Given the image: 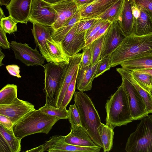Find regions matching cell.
<instances>
[{
  "label": "cell",
  "mask_w": 152,
  "mask_h": 152,
  "mask_svg": "<svg viewBox=\"0 0 152 152\" xmlns=\"http://www.w3.org/2000/svg\"><path fill=\"white\" fill-rule=\"evenodd\" d=\"M152 53V33L143 36L126 37L111 54V67L126 61Z\"/></svg>",
  "instance_id": "obj_1"
},
{
  "label": "cell",
  "mask_w": 152,
  "mask_h": 152,
  "mask_svg": "<svg viewBox=\"0 0 152 152\" xmlns=\"http://www.w3.org/2000/svg\"><path fill=\"white\" fill-rule=\"evenodd\" d=\"M74 100L79 114L82 126L95 144L103 148L98 130L102 123L91 99L83 92L80 91L75 92Z\"/></svg>",
  "instance_id": "obj_2"
},
{
  "label": "cell",
  "mask_w": 152,
  "mask_h": 152,
  "mask_svg": "<svg viewBox=\"0 0 152 152\" xmlns=\"http://www.w3.org/2000/svg\"><path fill=\"white\" fill-rule=\"evenodd\" d=\"M106 125L113 129L133 121L127 94L122 84L107 100Z\"/></svg>",
  "instance_id": "obj_3"
},
{
  "label": "cell",
  "mask_w": 152,
  "mask_h": 152,
  "mask_svg": "<svg viewBox=\"0 0 152 152\" xmlns=\"http://www.w3.org/2000/svg\"><path fill=\"white\" fill-rule=\"evenodd\" d=\"M59 120L56 117L44 114L39 109H35L13 125V130L16 137L20 140L34 134H48Z\"/></svg>",
  "instance_id": "obj_4"
},
{
  "label": "cell",
  "mask_w": 152,
  "mask_h": 152,
  "mask_svg": "<svg viewBox=\"0 0 152 152\" xmlns=\"http://www.w3.org/2000/svg\"><path fill=\"white\" fill-rule=\"evenodd\" d=\"M128 138L127 152H152V115L142 118Z\"/></svg>",
  "instance_id": "obj_5"
},
{
  "label": "cell",
  "mask_w": 152,
  "mask_h": 152,
  "mask_svg": "<svg viewBox=\"0 0 152 152\" xmlns=\"http://www.w3.org/2000/svg\"><path fill=\"white\" fill-rule=\"evenodd\" d=\"M64 63L56 64L50 62L42 66L44 69V88L46 103L52 104L57 92L65 67Z\"/></svg>",
  "instance_id": "obj_6"
},
{
  "label": "cell",
  "mask_w": 152,
  "mask_h": 152,
  "mask_svg": "<svg viewBox=\"0 0 152 152\" xmlns=\"http://www.w3.org/2000/svg\"><path fill=\"white\" fill-rule=\"evenodd\" d=\"M56 17L52 5L43 0H33L28 19L30 22L51 27Z\"/></svg>",
  "instance_id": "obj_7"
},
{
  "label": "cell",
  "mask_w": 152,
  "mask_h": 152,
  "mask_svg": "<svg viewBox=\"0 0 152 152\" xmlns=\"http://www.w3.org/2000/svg\"><path fill=\"white\" fill-rule=\"evenodd\" d=\"M82 53L71 56L69 63L66 66L61 76L59 88L54 100L51 104L59 108L68 87L77 69L80 66Z\"/></svg>",
  "instance_id": "obj_8"
},
{
  "label": "cell",
  "mask_w": 152,
  "mask_h": 152,
  "mask_svg": "<svg viewBox=\"0 0 152 152\" xmlns=\"http://www.w3.org/2000/svg\"><path fill=\"white\" fill-rule=\"evenodd\" d=\"M10 48L14 52L15 58L27 66H42L46 60L37 50V47L34 49H32L26 43L22 44L12 41L10 43Z\"/></svg>",
  "instance_id": "obj_9"
},
{
  "label": "cell",
  "mask_w": 152,
  "mask_h": 152,
  "mask_svg": "<svg viewBox=\"0 0 152 152\" xmlns=\"http://www.w3.org/2000/svg\"><path fill=\"white\" fill-rule=\"evenodd\" d=\"M65 136L55 135L50 138V140L41 145L40 152L48 151L49 152H99L101 147L97 145L88 147L76 146L66 142Z\"/></svg>",
  "instance_id": "obj_10"
},
{
  "label": "cell",
  "mask_w": 152,
  "mask_h": 152,
  "mask_svg": "<svg viewBox=\"0 0 152 152\" xmlns=\"http://www.w3.org/2000/svg\"><path fill=\"white\" fill-rule=\"evenodd\" d=\"M121 78L122 84L127 94L133 120H140L148 115L144 101L132 84L125 78Z\"/></svg>",
  "instance_id": "obj_11"
},
{
  "label": "cell",
  "mask_w": 152,
  "mask_h": 152,
  "mask_svg": "<svg viewBox=\"0 0 152 152\" xmlns=\"http://www.w3.org/2000/svg\"><path fill=\"white\" fill-rule=\"evenodd\" d=\"M104 35L100 58L111 54L126 37L118 22L111 23Z\"/></svg>",
  "instance_id": "obj_12"
},
{
  "label": "cell",
  "mask_w": 152,
  "mask_h": 152,
  "mask_svg": "<svg viewBox=\"0 0 152 152\" xmlns=\"http://www.w3.org/2000/svg\"><path fill=\"white\" fill-rule=\"evenodd\" d=\"M34 107L29 102L17 98L12 104L0 105V114L8 117L14 125L28 113L34 110Z\"/></svg>",
  "instance_id": "obj_13"
},
{
  "label": "cell",
  "mask_w": 152,
  "mask_h": 152,
  "mask_svg": "<svg viewBox=\"0 0 152 152\" xmlns=\"http://www.w3.org/2000/svg\"><path fill=\"white\" fill-rule=\"evenodd\" d=\"M31 32L37 46H38L40 53L48 62L55 63L50 51L47 43L46 40L51 37V27L33 23Z\"/></svg>",
  "instance_id": "obj_14"
},
{
  "label": "cell",
  "mask_w": 152,
  "mask_h": 152,
  "mask_svg": "<svg viewBox=\"0 0 152 152\" xmlns=\"http://www.w3.org/2000/svg\"><path fill=\"white\" fill-rule=\"evenodd\" d=\"M132 10L133 35L143 36L152 34V19L146 10L140 6L135 5L134 3Z\"/></svg>",
  "instance_id": "obj_15"
},
{
  "label": "cell",
  "mask_w": 152,
  "mask_h": 152,
  "mask_svg": "<svg viewBox=\"0 0 152 152\" xmlns=\"http://www.w3.org/2000/svg\"><path fill=\"white\" fill-rule=\"evenodd\" d=\"M57 13L56 20L51 26L55 31L63 26L79 9L74 0H66L52 5Z\"/></svg>",
  "instance_id": "obj_16"
},
{
  "label": "cell",
  "mask_w": 152,
  "mask_h": 152,
  "mask_svg": "<svg viewBox=\"0 0 152 152\" xmlns=\"http://www.w3.org/2000/svg\"><path fill=\"white\" fill-rule=\"evenodd\" d=\"M77 22L61 42L65 52L70 56L77 54L85 46L86 31L78 33L76 31Z\"/></svg>",
  "instance_id": "obj_17"
},
{
  "label": "cell",
  "mask_w": 152,
  "mask_h": 152,
  "mask_svg": "<svg viewBox=\"0 0 152 152\" xmlns=\"http://www.w3.org/2000/svg\"><path fill=\"white\" fill-rule=\"evenodd\" d=\"M33 0H11L6 6L10 16L17 23L27 24Z\"/></svg>",
  "instance_id": "obj_18"
},
{
  "label": "cell",
  "mask_w": 152,
  "mask_h": 152,
  "mask_svg": "<svg viewBox=\"0 0 152 152\" xmlns=\"http://www.w3.org/2000/svg\"><path fill=\"white\" fill-rule=\"evenodd\" d=\"M64 140L67 143L76 146L93 147L97 145L85 129L80 125L71 128L70 132L65 136Z\"/></svg>",
  "instance_id": "obj_19"
},
{
  "label": "cell",
  "mask_w": 152,
  "mask_h": 152,
  "mask_svg": "<svg viewBox=\"0 0 152 152\" xmlns=\"http://www.w3.org/2000/svg\"><path fill=\"white\" fill-rule=\"evenodd\" d=\"M99 61L93 66L79 67L76 80L77 88L79 91L84 92L91 89Z\"/></svg>",
  "instance_id": "obj_20"
},
{
  "label": "cell",
  "mask_w": 152,
  "mask_h": 152,
  "mask_svg": "<svg viewBox=\"0 0 152 152\" xmlns=\"http://www.w3.org/2000/svg\"><path fill=\"white\" fill-rule=\"evenodd\" d=\"M133 0H124L118 22L126 37L133 35Z\"/></svg>",
  "instance_id": "obj_21"
},
{
  "label": "cell",
  "mask_w": 152,
  "mask_h": 152,
  "mask_svg": "<svg viewBox=\"0 0 152 152\" xmlns=\"http://www.w3.org/2000/svg\"><path fill=\"white\" fill-rule=\"evenodd\" d=\"M119 0H95L79 9L81 18H96Z\"/></svg>",
  "instance_id": "obj_22"
},
{
  "label": "cell",
  "mask_w": 152,
  "mask_h": 152,
  "mask_svg": "<svg viewBox=\"0 0 152 152\" xmlns=\"http://www.w3.org/2000/svg\"><path fill=\"white\" fill-rule=\"evenodd\" d=\"M116 71L121 77L129 80L137 90L142 98L146 106L147 113H152V95L150 91L144 88L134 79L131 71L124 69L122 68H117Z\"/></svg>",
  "instance_id": "obj_23"
},
{
  "label": "cell",
  "mask_w": 152,
  "mask_h": 152,
  "mask_svg": "<svg viewBox=\"0 0 152 152\" xmlns=\"http://www.w3.org/2000/svg\"><path fill=\"white\" fill-rule=\"evenodd\" d=\"M120 65L122 68L129 71L152 69V53L126 61Z\"/></svg>",
  "instance_id": "obj_24"
},
{
  "label": "cell",
  "mask_w": 152,
  "mask_h": 152,
  "mask_svg": "<svg viewBox=\"0 0 152 152\" xmlns=\"http://www.w3.org/2000/svg\"><path fill=\"white\" fill-rule=\"evenodd\" d=\"M46 41L55 63L56 64L62 63L68 64L70 56L64 51L61 42L55 41L52 37L47 39Z\"/></svg>",
  "instance_id": "obj_25"
},
{
  "label": "cell",
  "mask_w": 152,
  "mask_h": 152,
  "mask_svg": "<svg viewBox=\"0 0 152 152\" xmlns=\"http://www.w3.org/2000/svg\"><path fill=\"white\" fill-rule=\"evenodd\" d=\"M81 19L79 9L74 15L63 26L55 31H52L51 36L56 42H61L71 29Z\"/></svg>",
  "instance_id": "obj_26"
},
{
  "label": "cell",
  "mask_w": 152,
  "mask_h": 152,
  "mask_svg": "<svg viewBox=\"0 0 152 152\" xmlns=\"http://www.w3.org/2000/svg\"><path fill=\"white\" fill-rule=\"evenodd\" d=\"M0 135L7 143L10 152L20 151L21 140L16 137L13 130L10 131L0 124Z\"/></svg>",
  "instance_id": "obj_27"
},
{
  "label": "cell",
  "mask_w": 152,
  "mask_h": 152,
  "mask_svg": "<svg viewBox=\"0 0 152 152\" xmlns=\"http://www.w3.org/2000/svg\"><path fill=\"white\" fill-rule=\"evenodd\" d=\"M98 130L103 144L104 152L109 151L113 147V129L102 123L98 127Z\"/></svg>",
  "instance_id": "obj_28"
},
{
  "label": "cell",
  "mask_w": 152,
  "mask_h": 152,
  "mask_svg": "<svg viewBox=\"0 0 152 152\" xmlns=\"http://www.w3.org/2000/svg\"><path fill=\"white\" fill-rule=\"evenodd\" d=\"M124 1V0H118L96 18L108 21L111 23L117 22Z\"/></svg>",
  "instance_id": "obj_29"
},
{
  "label": "cell",
  "mask_w": 152,
  "mask_h": 152,
  "mask_svg": "<svg viewBox=\"0 0 152 152\" xmlns=\"http://www.w3.org/2000/svg\"><path fill=\"white\" fill-rule=\"evenodd\" d=\"M17 86L8 84L0 91V105H7L12 103L17 98Z\"/></svg>",
  "instance_id": "obj_30"
},
{
  "label": "cell",
  "mask_w": 152,
  "mask_h": 152,
  "mask_svg": "<svg viewBox=\"0 0 152 152\" xmlns=\"http://www.w3.org/2000/svg\"><path fill=\"white\" fill-rule=\"evenodd\" d=\"M39 109L44 114L56 117L59 120L68 119V110L66 108L62 109L45 103L44 106Z\"/></svg>",
  "instance_id": "obj_31"
},
{
  "label": "cell",
  "mask_w": 152,
  "mask_h": 152,
  "mask_svg": "<svg viewBox=\"0 0 152 152\" xmlns=\"http://www.w3.org/2000/svg\"><path fill=\"white\" fill-rule=\"evenodd\" d=\"M104 34L93 41L90 45L92 55L91 65H94L100 59L102 52Z\"/></svg>",
  "instance_id": "obj_32"
},
{
  "label": "cell",
  "mask_w": 152,
  "mask_h": 152,
  "mask_svg": "<svg viewBox=\"0 0 152 152\" xmlns=\"http://www.w3.org/2000/svg\"><path fill=\"white\" fill-rule=\"evenodd\" d=\"M134 79L140 85L150 91L152 89L151 83L152 76L150 74L136 71H131Z\"/></svg>",
  "instance_id": "obj_33"
},
{
  "label": "cell",
  "mask_w": 152,
  "mask_h": 152,
  "mask_svg": "<svg viewBox=\"0 0 152 152\" xmlns=\"http://www.w3.org/2000/svg\"><path fill=\"white\" fill-rule=\"evenodd\" d=\"M79 67L76 70L72 79L66 89L60 107L59 108L61 109H63L66 108L67 105L72 99L73 94H74L75 89L76 78Z\"/></svg>",
  "instance_id": "obj_34"
},
{
  "label": "cell",
  "mask_w": 152,
  "mask_h": 152,
  "mask_svg": "<svg viewBox=\"0 0 152 152\" xmlns=\"http://www.w3.org/2000/svg\"><path fill=\"white\" fill-rule=\"evenodd\" d=\"M0 27L7 33L10 34L17 31V23L9 16L0 19Z\"/></svg>",
  "instance_id": "obj_35"
},
{
  "label": "cell",
  "mask_w": 152,
  "mask_h": 152,
  "mask_svg": "<svg viewBox=\"0 0 152 152\" xmlns=\"http://www.w3.org/2000/svg\"><path fill=\"white\" fill-rule=\"evenodd\" d=\"M68 119L70 124L71 128L81 125L79 114L75 105H69L68 110Z\"/></svg>",
  "instance_id": "obj_36"
},
{
  "label": "cell",
  "mask_w": 152,
  "mask_h": 152,
  "mask_svg": "<svg viewBox=\"0 0 152 152\" xmlns=\"http://www.w3.org/2000/svg\"><path fill=\"white\" fill-rule=\"evenodd\" d=\"M110 56L111 54H107L100 58L97 67L95 78L110 69L111 67L110 65Z\"/></svg>",
  "instance_id": "obj_37"
},
{
  "label": "cell",
  "mask_w": 152,
  "mask_h": 152,
  "mask_svg": "<svg viewBox=\"0 0 152 152\" xmlns=\"http://www.w3.org/2000/svg\"><path fill=\"white\" fill-rule=\"evenodd\" d=\"M98 19L95 18H81L77 23L76 32L80 33L87 31Z\"/></svg>",
  "instance_id": "obj_38"
},
{
  "label": "cell",
  "mask_w": 152,
  "mask_h": 152,
  "mask_svg": "<svg viewBox=\"0 0 152 152\" xmlns=\"http://www.w3.org/2000/svg\"><path fill=\"white\" fill-rule=\"evenodd\" d=\"M108 22L109 21L98 19L97 21L87 31L85 37L86 41L94 36L99 29Z\"/></svg>",
  "instance_id": "obj_39"
},
{
  "label": "cell",
  "mask_w": 152,
  "mask_h": 152,
  "mask_svg": "<svg viewBox=\"0 0 152 152\" xmlns=\"http://www.w3.org/2000/svg\"><path fill=\"white\" fill-rule=\"evenodd\" d=\"M83 53L80 67L83 68L91 65L92 55L90 45L84 47L82 49Z\"/></svg>",
  "instance_id": "obj_40"
},
{
  "label": "cell",
  "mask_w": 152,
  "mask_h": 152,
  "mask_svg": "<svg viewBox=\"0 0 152 152\" xmlns=\"http://www.w3.org/2000/svg\"><path fill=\"white\" fill-rule=\"evenodd\" d=\"M135 5L142 7L152 19V0H133Z\"/></svg>",
  "instance_id": "obj_41"
},
{
  "label": "cell",
  "mask_w": 152,
  "mask_h": 152,
  "mask_svg": "<svg viewBox=\"0 0 152 152\" xmlns=\"http://www.w3.org/2000/svg\"><path fill=\"white\" fill-rule=\"evenodd\" d=\"M111 23L110 22H108L106 24L103 25L94 36L86 42L84 47L90 45L93 41L104 35L110 26Z\"/></svg>",
  "instance_id": "obj_42"
},
{
  "label": "cell",
  "mask_w": 152,
  "mask_h": 152,
  "mask_svg": "<svg viewBox=\"0 0 152 152\" xmlns=\"http://www.w3.org/2000/svg\"><path fill=\"white\" fill-rule=\"evenodd\" d=\"M6 33L0 27V46L4 49H9L10 48V43L7 39Z\"/></svg>",
  "instance_id": "obj_43"
},
{
  "label": "cell",
  "mask_w": 152,
  "mask_h": 152,
  "mask_svg": "<svg viewBox=\"0 0 152 152\" xmlns=\"http://www.w3.org/2000/svg\"><path fill=\"white\" fill-rule=\"evenodd\" d=\"M0 124L9 130H13V123L8 117L0 114Z\"/></svg>",
  "instance_id": "obj_44"
},
{
  "label": "cell",
  "mask_w": 152,
  "mask_h": 152,
  "mask_svg": "<svg viewBox=\"0 0 152 152\" xmlns=\"http://www.w3.org/2000/svg\"><path fill=\"white\" fill-rule=\"evenodd\" d=\"M6 69L10 75L18 78L21 77L20 74V67L17 65H8L6 66Z\"/></svg>",
  "instance_id": "obj_45"
},
{
  "label": "cell",
  "mask_w": 152,
  "mask_h": 152,
  "mask_svg": "<svg viewBox=\"0 0 152 152\" xmlns=\"http://www.w3.org/2000/svg\"><path fill=\"white\" fill-rule=\"evenodd\" d=\"M95 0H74L79 9L84 7L89 4Z\"/></svg>",
  "instance_id": "obj_46"
},
{
  "label": "cell",
  "mask_w": 152,
  "mask_h": 152,
  "mask_svg": "<svg viewBox=\"0 0 152 152\" xmlns=\"http://www.w3.org/2000/svg\"><path fill=\"white\" fill-rule=\"evenodd\" d=\"M6 150L7 151L10 152L9 148L7 144V143L3 139V138L0 136V151L1 150Z\"/></svg>",
  "instance_id": "obj_47"
},
{
  "label": "cell",
  "mask_w": 152,
  "mask_h": 152,
  "mask_svg": "<svg viewBox=\"0 0 152 152\" xmlns=\"http://www.w3.org/2000/svg\"><path fill=\"white\" fill-rule=\"evenodd\" d=\"M135 71L140 72L148 73L150 74L152 76V69H144ZM151 86L152 88V80L151 82Z\"/></svg>",
  "instance_id": "obj_48"
},
{
  "label": "cell",
  "mask_w": 152,
  "mask_h": 152,
  "mask_svg": "<svg viewBox=\"0 0 152 152\" xmlns=\"http://www.w3.org/2000/svg\"><path fill=\"white\" fill-rule=\"evenodd\" d=\"M52 5L54 4L66 0H43Z\"/></svg>",
  "instance_id": "obj_49"
},
{
  "label": "cell",
  "mask_w": 152,
  "mask_h": 152,
  "mask_svg": "<svg viewBox=\"0 0 152 152\" xmlns=\"http://www.w3.org/2000/svg\"><path fill=\"white\" fill-rule=\"evenodd\" d=\"M0 66H1L4 64L2 63V60L5 57V55L2 51L1 49L0 48Z\"/></svg>",
  "instance_id": "obj_50"
},
{
  "label": "cell",
  "mask_w": 152,
  "mask_h": 152,
  "mask_svg": "<svg viewBox=\"0 0 152 152\" xmlns=\"http://www.w3.org/2000/svg\"><path fill=\"white\" fill-rule=\"evenodd\" d=\"M11 0H0V4L1 6H7L10 2Z\"/></svg>",
  "instance_id": "obj_51"
},
{
  "label": "cell",
  "mask_w": 152,
  "mask_h": 152,
  "mask_svg": "<svg viewBox=\"0 0 152 152\" xmlns=\"http://www.w3.org/2000/svg\"><path fill=\"white\" fill-rule=\"evenodd\" d=\"M5 15H4L3 10L1 8H0V19L5 17Z\"/></svg>",
  "instance_id": "obj_52"
},
{
  "label": "cell",
  "mask_w": 152,
  "mask_h": 152,
  "mask_svg": "<svg viewBox=\"0 0 152 152\" xmlns=\"http://www.w3.org/2000/svg\"><path fill=\"white\" fill-rule=\"evenodd\" d=\"M150 93L151 95H152V89L150 91Z\"/></svg>",
  "instance_id": "obj_53"
}]
</instances>
